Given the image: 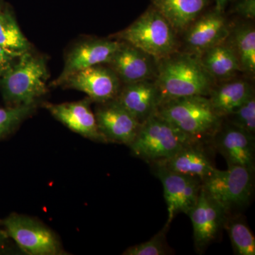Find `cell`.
<instances>
[{
    "instance_id": "obj_13",
    "label": "cell",
    "mask_w": 255,
    "mask_h": 255,
    "mask_svg": "<svg viewBox=\"0 0 255 255\" xmlns=\"http://www.w3.org/2000/svg\"><path fill=\"white\" fill-rule=\"evenodd\" d=\"M212 145L229 166L255 168V137L232 124H221L211 138Z\"/></svg>"
},
{
    "instance_id": "obj_26",
    "label": "cell",
    "mask_w": 255,
    "mask_h": 255,
    "mask_svg": "<svg viewBox=\"0 0 255 255\" xmlns=\"http://www.w3.org/2000/svg\"><path fill=\"white\" fill-rule=\"evenodd\" d=\"M228 123L252 135H255V92L232 113L225 117ZM224 118V119H225Z\"/></svg>"
},
{
    "instance_id": "obj_32",
    "label": "cell",
    "mask_w": 255,
    "mask_h": 255,
    "mask_svg": "<svg viewBox=\"0 0 255 255\" xmlns=\"http://www.w3.org/2000/svg\"><path fill=\"white\" fill-rule=\"evenodd\" d=\"M6 4V3H5L4 1H2V0H0V11L3 9V8L4 7L5 4Z\"/></svg>"
},
{
    "instance_id": "obj_24",
    "label": "cell",
    "mask_w": 255,
    "mask_h": 255,
    "mask_svg": "<svg viewBox=\"0 0 255 255\" xmlns=\"http://www.w3.org/2000/svg\"><path fill=\"white\" fill-rule=\"evenodd\" d=\"M237 255H255V238L248 225L241 219H226L224 225Z\"/></svg>"
},
{
    "instance_id": "obj_8",
    "label": "cell",
    "mask_w": 255,
    "mask_h": 255,
    "mask_svg": "<svg viewBox=\"0 0 255 255\" xmlns=\"http://www.w3.org/2000/svg\"><path fill=\"white\" fill-rule=\"evenodd\" d=\"M154 173L162 183L164 198L167 204L169 226L177 214H189L197 201L202 188V181L198 178L172 172L164 166L152 163Z\"/></svg>"
},
{
    "instance_id": "obj_31",
    "label": "cell",
    "mask_w": 255,
    "mask_h": 255,
    "mask_svg": "<svg viewBox=\"0 0 255 255\" xmlns=\"http://www.w3.org/2000/svg\"><path fill=\"white\" fill-rule=\"evenodd\" d=\"M8 236L7 233L5 231L4 228L0 226V251L4 248V247L6 246V243H7Z\"/></svg>"
},
{
    "instance_id": "obj_4",
    "label": "cell",
    "mask_w": 255,
    "mask_h": 255,
    "mask_svg": "<svg viewBox=\"0 0 255 255\" xmlns=\"http://www.w3.org/2000/svg\"><path fill=\"white\" fill-rule=\"evenodd\" d=\"M176 36L168 21L150 5L131 25L112 38L129 43L159 61L177 51Z\"/></svg>"
},
{
    "instance_id": "obj_22",
    "label": "cell",
    "mask_w": 255,
    "mask_h": 255,
    "mask_svg": "<svg viewBox=\"0 0 255 255\" xmlns=\"http://www.w3.org/2000/svg\"><path fill=\"white\" fill-rule=\"evenodd\" d=\"M232 48L241 71L254 76L255 73V31L252 24L238 25L230 30L226 41Z\"/></svg>"
},
{
    "instance_id": "obj_30",
    "label": "cell",
    "mask_w": 255,
    "mask_h": 255,
    "mask_svg": "<svg viewBox=\"0 0 255 255\" xmlns=\"http://www.w3.org/2000/svg\"><path fill=\"white\" fill-rule=\"evenodd\" d=\"M214 1H215V9L221 12H225V10L227 7L228 4L232 0H214Z\"/></svg>"
},
{
    "instance_id": "obj_16",
    "label": "cell",
    "mask_w": 255,
    "mask_h": 255,
    "mask_svg": "<svg viewBox=\"0 0 255 255\" xmlns=\"http://www.w3.org/2000/svg\"><path fill=\"white\" fill-rule=\"evenodd\" d=\"M92 102L87 97L78 102L43 105L54 118L73 131L95 141L107 142L99 130L95 114L90 108Z\"/></svg>"
},
{
    "instance_id": "obj_1",
    "label": "cell",
    "mask_w": 255,
    "mask_h": 255,
    "mask_svg": "<svg viewBox=\"0 0 255 255\" xmlns=\"http://www.w3.org/2000/svg\"><path fill=\"white\" fill-rule=\"evenodd\" d=\"M215 81L195 55L176 51L157 62L155 82L159 103L190 96L208 97Z\"/></svg>"
},
{
    "instance_id": "obj_23",
    "label": "cell",
    "mask_w": 255,
    "mask_h": 255,
    "mask_svg": "<svg viewBox=\"0 0 255 255\" xmlns=\"http://www.w3.org/2000/svg\"><path fill=\"white\" fill-rule=\"evenodd\" d=\"M0 46L16 58L31 50V44L20 29L14 12L7 4L0 11Z\"/></svg>"
},
{
    "instance_id": "obj_10",
    "label": "cell",
    "mask_w": 255,
    "mask_h": 255,
    "mask_svg": "<svg viewBox=\"0 0 255 255\" xmlns=\"http://www.w3.org/2000/svg\"><path fill=\"white\" fill-rule=\"evenodd\" d=\"M121 83L110 67L98 65L73 74L60 87L84 92L92 102L102 104L117 97L122 87Z\"/></svg>"
},
{
    "instance_id": "obj_25",
    "label": "cell",
    "mask_w": 255,
    "mask_h": 255,
    "mask_svg": "<svg viewBox=\"0 0 255 255\" xmlns=\"http://www.w3.org/2000/svg\"><path fill=\"white\" fill-rule=\"evenodd\" d=\"M36 105L0 108V139L14 131L20 124L36 110Z\"/></svg>"
},
{
    "instance_id": "obj_14",
    "label": "cell",
    "mask_w": 255,
    "mask_h": 255,
    "mask_svg": "<svg viewBox=\"0 0 255 255\" xmlns=\"http://www.w3.org/2000/svg\"><path fill=\"white\" fill-rule=\"evenodd\" d=\"M188 216L192 223L196 249L202 251L218 237L228 215L201 188L197 201Z\"/></svg>"
},
{
    "instance_id": "obj_12",
    "label": "cell",
    "mask_w": 255,
    "mask_h": 255,
    "mask_svg": "<svg viewBox=\"0 0 255 255\" xmlns=\"http://www.w3.org/2000/svg\"><path fill=\"white\" fill-rule=\"evenodd\" d=\"M98 105L95 110L96 121L106 141L130 145L141 124L116 100Z\"/></svg>"
},
{
    "instance_id": "obj_27",
    "label": "cell",
    "mask_w": 255,
    "mask_h": 255,
    "mask_svg": "<svg viewBox=\"0 0 255 255\" xmlns=\"http://www.w3.org/2000/svg\"><path fill=\"white\" fill-rule=\"evenodd\" d=\"M165 225L163 229L159 231L150 241L130 247L124 252V255H164L168 254L165 235L168 229Z\"/></svg>"
},
{
    "instance_id": "obj_20",
    "label": "cell",
    "mask_w": 255,
    "mask_h": 255,
    "mask_svg": "<svg viewBox=\"0 0 255 255\" xmlns=\"http://www.w3.org/2000/svg\"><path fill=\"white\" fill-rule=\"evenodd\" d=\"M216 86L208 98L216 114L224 119L243 103L254 92L249 82L244 80H228Z\"/></svg>"
},
{
    "instance_id": "obj_15",
    "label": "cell",
    "mask_w": 255,
    "mask_h": 255,
    "mask_svg": "<svg viewBox=\"0 0 255 255\" xmlns=\"http://www.w3.org/2000/svg\"><path fill=\"white\" fill-rule=\"evenodd\" d=\"M157 60L142 50L122 41L106 65L124 84L152 80L157 73Z\"/></svg>"
},
{
    "instance_id": "obj_5",
    "label": "cell",
    "mask_w": 255,
    "mask_h": 255,
    "mask_svg": "<svg viewBox=\"0 0 255 255\" xmlns=\"http://www.w3.org/2000/svg\"><path fill=\"white\" fill-rule=\"evenodd\" d=\"M192 140L154 113L140 125L129 145L132 153L150 164L170 158Z\"/></svg>"
},
{
    "instance_id": "obj_21",
    "label": "cell",
    "mask_w": 255,
    "mask_h": 255,
    "mask_svg": "<svg viewBox=\"0 0 255 255\" xmlns=\"http://www.w3.org/2000/svg\"><path fill=\"white\" fill-rule=\"evenodd\" d=\"M198 58L215 80H231L241 72L237 58L226 41L206 50Z\"/></svg>"
},
{
    "instance_id": "obj_2",
    "label": "cell",
    "mask_w": 255,
    "mask_h": 255,
    "mask_svg": "<svg viewBox=\"0 0 255 255\" xmlns=\"http://www.w3.org/2000/svg\"><path fill=\"white\" fill-rule=\"evenodd\" d=\"M155 113L193 142L211 139L223 121L204 96L162 101Z\"/></svg>"
},
{
    "instance_id": "obj_17",
    "label": "cell",
    "mask_w": 255,
    "mask_h": 255,
    "mask_svg": "<svg viewBox=\"0 0 255 255\" xmlns=\"http://www.w3.org/2000/svg\"><path fill=\"white\" fill-rule=\"evenodd\" d=\"M124 85L114 100L141 124L155 113L158 107V89L152 80Z\"/></svg>"
},
{
    "instance_id": "obj_7",
    "label": "cell",
    "mask_w": 255,
    "mask_h": 255,
    "mask_svg": "<svg viewBox=\"0 0 255 255\" xmlns=\"http://www.w3.org/2000/svg\"><path fill=\"white\" fill-rule=\"evenodd\" d=\"M9 238L19 249L30 255L63 254L56 236L41 222L27 216L11 214L1 221Z\"/></svg>"
},
{
    "instance_id": "obj_6",
    "label": "cell",
    "mask_w": 255,
    "mask_h": 255,
    "mask_svg": "<svg viewBox=\"0 0 255 255\" xmlns=\"http://www.w3.org/2000/svg\"><path fill=\"white\" fill-rule=\"evenodd\" d=\"M255 184V168L229 166L226 170L216 169L202 181V189L230 215L249 204Z\"/></svg>"
},
{
    "instance_id": "obj_3",
    "label": "cell",
    "mask_w": 255,
    "mask_h": 255,
    "mask_svg": "<svg viewBox=\"0 0 255 255\" xmlns=\"http://www.w3.org/2000/svg\"><path fill=\"white\" fill-rule=\"evenodd\" d=\"M46 60L31 50L18 57L11 70L0 79V91L8 107L36 105L48 92Z\"/></svg>"
},
{
    "instance_id": "obj_28",
    "label": "cell",
    "mask_w": 255,
    "mask_h": 255,
    "mask_svg": "<svg viewBox=\"0 0 255 255\" xmlns=\"http://www.w3.org/2000/svg\"><path fill=\"white\" fill-rule=\"evenodd\" d=\"M231 11L233 14L238 15L247 20L255 18V0H232Z\"/></svg>"
},
{
    "instance_id": "obj_11",
    "label": "cell",
    "mask_w": 255,
    "mask_h": 255,
    "mask_svg": "<svg viewBox=\"0 0 255 255\" xmlns=\"http://www.w3.org/2000/svg\"><path fill=\"white\" fill-rule=\"evenodd\" d=\"M122 43V41L118 40L107 39L89 40L79 43L70 50L61 73L54 81L50 82V86L60 87L67 78L77 72L107 64Z\"/></svg>"
},
{
    "instance_id": "obj_9",
    "label": "cell",
    "mask_w": 255,
    "mask_h": 255,
    "mask_svg": "<svg viewBox=\"0 0 255 255\" xmlns=\"http://www.w3.org/2000/svg\"><path fill=\"white\" fill-rule=\"evenodd\" d=\"M230 30L225 12L214 7L204 11L184 31L186 53L199 57L206 50L226 41Z\"/></svg>"
},
{
    "instance_id": "obj_19",
    "label": "cell",
    "mask_w": 255,
    "mask_h": 255,
    "mask_svg": "<svg viewBox=\"0 0 255 255\" xmlns=\"http://www.w3.org/2000/svg\"><path fill=\"white\" fill-rule=\"evenodd\" d=\"M176 33L184 32L206 11L212 0H150Z\"/></svg>"
},
{
    "instance_id": "obj_18",
    "label": "cell",
    "mask_w": 255,
    "mask_h": 255,
    "mask_svg": "<svg viewBox=\"0 0 255 255\" xmlns=\"http://www.w3.org/2000/svg\"><path fill=\"white\" fill-rule=\"evenodd\" d=\"M203 142L186 145L170 158L154 162L177 173L198 178L201 181L214 173L216 168L201 147Z\"/></svg>"
},
{
    "instance_id": "obj_29",
    "label": "cell",
    "mask_w": 255,
    "mask_h": 255,
    "mask_svg": "<svg viewBox=\"0 0 255 255\" xmlns=\"http://www.w3.org/2000/svg\"><path fill=\"white\" fill-rule=\"evenodd\" d=\"M17 59L0 46V79L11 70Z\"/></svg>"
}]
</instances>
